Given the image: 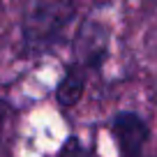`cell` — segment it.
Masks as SVG:
<instances>
[{
    "label": "cell",
    "mask_w": 157,
    "mask_h": 157,
    "mask_svg": "<svg viewBox=\"0 0 157 157\" xmlns=\"http://www.w3.org/2000/svg\"><path fill=\"white\" fill-rule=\"evenodd\" d=\"M10 104H7L5 97H0V134H2V129H5V123H7V118H10Z\"/></svg>",
    "instance_id": "obj_6"
},
{
    "label": "cell",
    "mask_w": 157,
    "mask_h": 157,
    "mask_svg": "<svg viewBox=\"0 0 157 157\" xmlns=\"http://www.w3.org/2000/svg\"><path fill=\"white\" fill-rule=\"evenodd\" d=\"M76 16L74 0H28L21 16L23 56L37 58L60 44Z\"/></svg>",
    "instance_id": "obj_1"
},
{
    "label": "cell",
    "mask_w": 157,
    "mask_h": 157,
    "mask_svg": "<svg viewBox=\"0 0 157 157\" xmlns=\"http://www.w3.org/2000/svg\"><path fill=\"white\" fill-rule=\"evenodd\" d=\"M56 157H99L93 148H88L78 136H69L67 141L60 146L58 155Z\"/></svg>",
    "instance_id": "obj_5"
},
{
    "label": "cell",
    "mask_w": 157,
    "mask_h": 157,
    "mask_svg": "<svg viewBox=\"0 0 157 157\" xmlns=\"http://www.w3.org/2000/svg\"><path fill=\"white\" fill-rule=\"evenodd\" d=\"M109 35L111 33H109V28L102 21L86 19L76 33V39H74L72 63L83 67L88 74L99 69L104 58H106V51H109Z\"/></svg>",
    "instance_id": "obj_2"
},
{
    "label": "cell",
    "mask_w": 157,
    "mask_h": 157,
    "mask_svg": "<svg viewBox=\"0 0 157 157\" xmlns=\"http://www.w3.org/2000/svg\"><path fill=\"white\" fill-rule=\"evenodd\" d=\"M111 132L120 157H155L146 152L150 143V125L136 111H118L111 118Z\"/></svg>",
    "instance_id": "obj_3"
},
{
    "label": "cell",
    "mask_w": 157,
    "mask_h": 157,
    "mask_svg": "<svg viewBox=\"0 0 157 157\" xmlns=\"http://www.w3.org/2000/svg\"><path fill=\"white\" fill-rule=\"evenodd\" d=\"M88 86V72L78 67L76 63H69L63 72V78L56 86V102L60 109H72L81 102Z\"/></svg>",
    "instance_id": "obj_4"
}]
</instances>
